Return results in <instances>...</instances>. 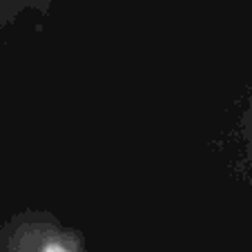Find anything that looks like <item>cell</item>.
Here are the masks:
<instances>
[{
	"instance_id": "6da1fadb",
	"label": "cell",
	"mask_w": 252,
	"mask_h": 252,
	"mask_svg": "<svg viewBox=\"0 0 252 252\" xmlns=\"http://www.w3.org/2000/svg\"><path fill=\"white\" fill-rule=\"evenodd\" d=\"M0 252H85L78 232L49 214H18L0 232Z\"/></svg>"
},
{
	"instance_id": "7a4b0ae2",
	"label": "cell",
	"mask_w": 252,
	"mask_h": 252,
	"mask_svg": "<svg viewBox=\"0 0 252 252\" xmlns=\"http://www.w3.org/2000/svg\"><path fill=\"white\" fill-rule=\"evenodd\" d=\"M2 9H9V16H16L23 9H33L40 14H47L52 0H0Z\"/></svg>"
}]
</instances>
